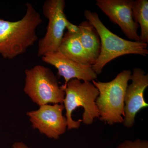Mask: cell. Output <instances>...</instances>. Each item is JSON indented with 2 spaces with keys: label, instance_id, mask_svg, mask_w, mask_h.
Here are the masks:
<instances>
[{
  "label": "cell",
  "instance_id": "6da1fadb",
  "mask_svg": "<svg viewBox=\"0 0 148 148\" xmlns=\"http://www.w3.org/2000/svg\"><path fill=\"white\" fill-rule=\"evenodd\" d=\"M25 6L26 14L20 20L0 18V54L4 58L13 59L23 54L38 39L36 30L42 19L31 3Z\"/></svg>",
  "mask_w": 148,
  "mask_h": 148
},
{
  "label": "cell",
  "instance_id": "7a4b0ae2",
  "mask_svg": "<svg viewBox=\"0 0 148 148\" xmlns=\"http://www.w3.org/2000/svg\"><path fill=\"white\" fill-rule=\"evenodd\" d=\"M64 91L63 104L68 130L78 128L82 121L86 125L91 124L95 118H99L95 103L99 92L90 82H82L72 79L67 83Z\"/></svg>",
  "mask_w": 148,
  "mask_h": 148
},
{
  "label": "cell",
  "instance_id": "3957f363",
  "mask_svg": "<svg viewBox=\"0 0 148 148\" xmlns=\"http://www.w3.org/2000/svg\"><path fill=\"white\" fill-rule=\"evenodd\" d=\"M84 16L96 29L101 40L100 55L92 66L97 75L102 73L106 64L121 56L135 54L146 56L148 54L147 44L127 40L115 34L103 24L98 14L85 10Z\"/></svg>",
  "mask_w": 148,
  "mask_h": 148
},
{
  "label": "cell",
  "instance_id": "277c9868",
  "mask_svg": "<svg viewBox=\"0 0 148 148\" xmlns=\"http://www.w3.org/2000/svg\"><path fill=\"white\" fill-rule=\"evenodd\" d=\"M131 74L124 70L109 82L92 81L99 92L95 103L101 121L110 125L123 122L125 95Z\"/></svg>",
  "mask_w": 148,
  "mask_h": 148
},
{
  "label": "cell",
  "instance_id": "5b68a950",
  "mask_svg": "<svg viewBox=\"0 0 148 148\" xmlns=\"http://www.w3.org/2000/svg\"><path fill=\"white\" fill-rule=\"evenodd\" d=\"M24 90L32 101L39 106L48 104H63L65 92L50 69L38 65L25 71Z\"/></svg>",
  "mask_w": 148,
  "mask_h": 148
},
{
  "label": "cell",
  "instance_id": "8992f818",
  "mask_svg": "<svg viewBox=\"0 0 148 148\" xmlns=\"http://www.w3.org/2000/svg\"><path fill=\"white\" fill-rule=\"evenodd\" d=\"M64 0H47L42 7L44 15L48 20L45 36L38 42V55L42 57L58 51L64 36L68 19L64 13Z\"/></svg>",
  "mask_w": 148,
  "mask_h": 148
},
{
  "label": "cell",
  "instance_id": "52a82bcc",
  "mask_svg": "<svg viewBox=\"0 0 148 148\" xmlns=\"http://www.w3.org/2000/svg\"><path fill=\"white\" fill-rule=\"evenodd\" d=\"M63 104H55L40 106L37 110L28 112L32 126L48 138L57 140L66 132L67 119L63 115Z\"/></svg>",
  "mask_w": 148,
  "mask_h": 148
},
{
  "label": "cell",
  "instance_id": "ba28073f",
  "mask_svg": "<svg viewBox=\"0 0 148 148\" xmlns=\"http://www.w3.org/2000/svg\"><path fill=\"white\" fill-rule=\"evenodd\" d=\"M130 80L132 83L127 86L124 98L123 125L130 128L134 125L135 117L138 112L148 106L144 97V92L148 86V75L144 70L133 69Z\"/></svg>",
  "mask_w": 148,
  "mask_h": 148
},
{
  "label": "cell",
  "instance_id": "9c48e42d",
  "mask_svg": "<svg viewBox=\"0 0 148 148\" xmlns=\"http://www.w3.org/2000/svg\"><path fill=\"white\" fill-rule=\"evenodd\" d=\"M133 0H97L96 4L114 24H117L125 35L134 41H139V25L132 16Z\"/></svg>",
  "mask_w": 148,
  "mask_h": 148
},
{
  "label": "cell",
  "instance_id": "30bf717a",
  "mask_svg": "<svg viewBox=\"0 0 148 148\" xmlns=\"http://www.w3.org/2000/svg\"><path fill=\"white\" fill-rule=\"evenodd\" d=\"M42 60L55 67L58 70V75L64 78L65 82L62 86L64 90L67 83L72 79L90 82L95 80L98 77L92 70V66L73 61L58 51L45 54L42 57Z\"/></svg>",
  "mask_w": 148,
  "mask_h": 148
},
{
  "label": "cell",
  "instance_id": "8fae6325",
  "mask_svg": "<svg viewBox=\"0 0 148 148\" xmlns=\"http://www.w3.org/2000/svg\"><path fill=\"white\" fill-rule=\"evenodd\" d=\"M58 51L69 59L80 64L92 65L80 41L78 34L66 32L64 35Z\"/></svg>",
  "mask_w": 148,
  "mask_h": 148
},
{
  "label": "cell",
  "instance_id": "7c38bea8",
  "mask_svg": "<svg viewBox=\"0 0 148 148\" xmlns=\"http://www.w3.org/2000/svg\"><path fill=\"white\" fill-rule=\"evenodd\" d=\"M78 27L80 41L93 65L101 52L100 37L96 29L88 21H82Z\"/></svg>",
  "mask_w": 148,
  "mask_h": 148
},
{
  "label": "cell",
  "instance_id": "4fadbf2b",
  "mask_svg": "<svg viewBox=\"0 0 148 148\" xmlns=\"http://www.w3.org/2000/svg\"><path fill=\"white\" fill-rule=\"evenodd\" d=\"M132 16L134 21L141 28V34L139 41L148 43V1L136 0L133 1Z\"/></svg>",
  "mask_w": 148,
  "mask_h": 148
},
{
  "label": "cell",
  "instance_id": "5bb4252c",
  "mask_svg": "<svg viewBox=\"0 0 148 148\" xmlns=\"http://www.w3.org/2000/svg\"><path fill=\"white\" fill-rule=\"evenodd\" d=\"M115 148H148V142L140 139L134 141L125 140Z\"/></svg>",
  "mask_w": 148,
  "mask_h": 148
},
{
  "label": "cell",
  "instance_id": "9a60e30c",
  "mask_svg": "<svg viewBox=\"0 0 148 148\" xmlns=\"http://www.w3.org/2000/svg\"><path fill=\"white\" fill-rule=\"evenodd\" d=\"M66 28L68 30L67 32L71 34H78L79 32V28L78 26L72 24L69 20L66 23Z\"/></svg>",
  "mask_w": 148,
  "mask_h": 148
},
{
  "label": "cell",
  "instance_id": "2e32d148",
  "mask_svg": "<svg viewBox=\"0 0 148 148\" xmlns=\"http://www.w3.org/2000/svg\"><path fill=\"white\" fill-rule=\"evenodd\" d=\"M12 148H30L22 142H16L13 144Z\"/></svg>",
  "mask_w": 148,
  "mask_h": 148
}]
</instances>
